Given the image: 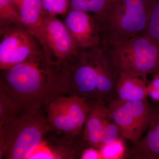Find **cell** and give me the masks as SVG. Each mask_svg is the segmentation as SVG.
I'll use <instances>...</instances> for the list:
<instances>
[{
	"mask_svg": "<svg viewBox=\"0 0 159 159\" xmlns=\"http://www.w3.org/2000/svg\"><path fill=\"white\" fill-rule=\"evenodd\" d=\"M88 100L90 109L86 119L82 132L83 142L87 145L99 148L102 129L106 123L112 120L106 102L98 99Z\"/></svg>",
	"mask_w": 159,
	"mask_h": 159,
	"instance_id": "cell-11",
	"label": "cell"
},
{
	"mask_svg": "<svg viewBox=\"0 0 159 159\" xmlns=\"http://www.w3.org/2000/svg\"><path fill=\"white\" fill-rule=\"evenodd\" d=\"M59 99L48 105L47 118L49 123L53 130L63 133L66 136L78 138L82 133L74 124Z\"/></svg>",
	"mask_w": 159,
	"mask_h": 159,
	"instance_id": "cell-15",
	"label": "cell"
},
{
	"mask_svg": "<svg viewBox=\"0 0 159 159\" xmlns=\"http://www.w3.org/2000/svg\"><path fill=\"white\" fill-rule=\"evenodd\" d=\"M111 117L122 136L135 143L148 128L154 109L147 98L136 101H124L116 97L107 102Z\"/></svg>",
	"mask_w": 159,
	"mask_h": 159,
	"instance_id": "cell-5",
	"label": "cell"
},
{
	"mask_svg": "<svg viewBox=\"0 0 159 159\" xmlns=\"http://www.w3.org/2000/svg\"><path fill=\"white\" fill-rule=\"evenodd\" d=\"M11 0H0L1 22L6 25L22 24L19 11Z\"/></svg>",
	"mask_w": 159,
	"mask_h": 159,
	"instance_id": "cell-20",
	"label": "cell"
},
{
	"mask_svg": "<svg viewBox=\"0 0 159 159\" xmlns=\"http://www.w3.org/2000/svg\"><path fill=\"white\" fill-rule=\"evenodd\" d=\"M4 71L0 87L25 112L40 111L68 94V68L37 55Z\"/></svg>",
	"mask_w": 159,
	"mask_h": 159,
	"instance_id": "cell-1",
	"label": "cell"
},
{
	"mask_svg": "<svg viewBox=\"0 0 159 159\" xmlns=\"http://www.w3.org/2000/svg\"><path fill=\"white\" fill-rule=\"evenodd\" d=\"M148 20L145 34L159 43V0H144Z\"/></svg>",
	"mask_w": 159,
	"mask_h": 159,
	"instance_id": "cell-18",
	"label": "cell"
},
{
	"mask_svg": "<svg viewBox=\"0 0 159 159\" xmlns=\"http://www.w3.org/2000/svg\"><path fill=\"white\" fill-rule=\"evenodd\" d=\"M97 47L80 56L74 66L68 68V94L86 100L97 99L98 70L96 63Z\"/></svg>",
	"mask_w": 159,
	"mask_h": 159,
	"instance_id": "cell-6",
	"label": "cell"
},
{
	"mask_svg": "<svg viewBox=\"0 0 159 159\" xmlns=\"http://www.w3.org/2000/svg\"><path fill=\"white\" fill-rule=\"evenodd\" d=\"M94 19L106 44L145 34L148 15L144 0H116Z\"/></svg>",
	"mask_w": 159,
	"mask_h": 159,
	"instance_id": "cell-3",
	"label": "cell"
},
{
	"mask_svg": "<svg viewBox=\"0 0 159 159\" xmlns=\"http://www.w3.org/2000/svg\"><path fill=\"white\" fill-rule=\"evenodd\" d=\"M23 112L17 100L0 87V128L9 125Z\"/></svg>",
	"mask_w": 159,
	"mask_h": 159,
	"instance_id": "cell-17",
	"label": "cell"
},
{
	"mask_svg": "<svg viewBox=\"0 0 159 159\" xmlns=\"http://www.w3.org/2000/svg\"><path fill=\"white\" fill-rule=\"evenodd\" d=\"M97 52V99L107 102L116 98L119 74L104 45L98 46Z\"/></svg>",
	"mask_w": 159,
	"mask_h": 159,
	"instance_id": "cell-10",
	"label": "cell"
},
{
	"mask_svg": "<svg viewBox=\"0 0 159 159\" xmlns=\"http://www.w3.org/2000/svg\"><path fill=\"white\" fill-rule=\"evenodd\" d=\"M47 13L43 19V31L47 45L60 61L78 56L79 47L67 28L55 15Z\"/></svg>",
	"mask_w": 159,
	"mask_h": 159,
	"instance_id": "cell-8",
	"label": "cell"
},
{
	"mask_svg": "<svg viewBox=\"0 0 159 159\" xmlns=\"http://www.w3.org/2000/svg\"><path fill=\"white\" fill-rule=\"evenodd\" d=\"M116 0H70L71 10L93 12L95 15L102 13Z\"/></svg>",
	"mask_w": 159,
	"mask_h": 159,
	"instance_id": "cell-19",
	"label": "cell"
},
{
	"mask_svg": "<svg viewBox=\"0 0 159 159\" xmlns=\"http://www.w3.org/2000/svg\"><path fill=\"white\" fill-rule=\"evenodd\" d=\"M11 2H13V3L15 4L16 6H17L18 3L19 2L20 0H11Z\"/></svg>",
	"mask_w": 159,
	"mask_h": 159,
	"instance_id": "cell-27",
	"label": "cell"
},
{
	"mask_svg": "<svg viewBox=\"0 0 159 159\" xmlns=\"http://www.w3.org/2000/svg\"><path fill=\"white\" fill-rule=\"evenodd\" d=\"M53 0H41L44 11L48 12Z\"/></svg>",
	"mask_w": 159,
	"mask_h": 159,
	"instance_id": "cell-26",
	"label": "cell"
},
{
	"mask_svg": "<svg viewBox=\"0 0 159 159\" xmlns=\"http://www.w3.org/2000/svg\"><path fill=\"white\" fill-rule=\"evenodd\" d=\"M103 44L119 74L146 79L159 72V43L147 34Z\"/></svg>",
	"mask_w": 159,
	"mask_h": 159,
	"instance_id": "cell-4",
	"label": "cell"
},
{
	"mask_svg": "<svg viewBox=\"0 0 159 159\" xmlns=\"http://www.w3.org/2000/svg\"><path fill=\"white\" fill-rule=\"evenodd\" d=\"M81 159H102L99 148L89 147L84 148L80 154Z\"/></svg>",
	"mask_w": 159,
	"mask_h": 159,
	"instance_id": "cell-25",
	"label": "cell"
},
{
	"mask_svg": "<svg viewBox=\"0 0 159 159\" xmlns=\"http://www.w3.org/2000/svg\"><path fill=\"white\" fill-rule=\"evenodd\" d=\"M65 24L79 48L89 49L102 43V36L96 21L89 13L71 10Z\"/></svg>",
	"mask_w": 159,
	"mask_h": 159,
	"instance_id": "cell-9",
	"label": "cell"
},
{
	"mask_svg": "<svg viewBox=\"0 0 159 159\" xmlns=\"http://www.w3.org/2000/svg\"><path fill=\"white\" fill-rule=\"evenodd\" d=\"M60 100L78 129L82 133L90 106L88 100L77 96L62 97Z\"/></svg>",
	"mask_w": 159,
	"mask_h": 159,
	"instance_id": "cell-16",
	"label": "cell"
},
{
	"mask_svg": "<svg viewBox=\"0 0 159 159\" xmlns=\"http://www.w3.org/2000/svg\"><path fill=\"white\" fill-rule=\"evenodd\" d=\"M127 157L135 159H159V108L155 109L147 134L134 143Z\"/></svg>",
	"mask_w": 159,
	"mask_h": 159,
	"instance_id": "cell-13",
	"label": "cell"
},
{
	"mask_svg": "<svg viewBox=\"0 0 159 159\" xmlns=\"http://www.w3.org/2000/svg\"><path fill=\"white\" fill-rule=\"evenodd\" d=\"M16 6L19 9L22 24L42 46L47 58L51 59L50 51L44 34V14L41 0H20Z\"/></svg>",
	"mask_w": 159,
	"mask_h": 159,
	"instance_id": "cell-12",
	"label": "cell"
},
{
	"mask_svg": "<svg viewBox=\"0 0 159 159\" xmlns=\"http://www.w3.org/2000/svg\"><path fill=\"white\" fill-rule=\"evenodd\" d=\"M102 159H120L126 157V148L122 138L99 148Z\"/></svg>",
	"mask_w": 159,
	"mask_h": 159,
	"instance_id": "cell-21",
	"label": "cell"
},
{
	"mask_svg": "<svg viewBox=\"0 0 159 159\" xmlns=\"http://www.w3.org/2000/svg\"><path fill=\"white\" fill-rule=\"evenodd\" d=\"M148 96L159 103V72L154 74L153 79L148 84Z\"/></svg>",
	"mask_w": 159,
	"mask_h": 159,
	"instance_id": "cell-24",
	"label": "cell"
},
{
	"mask_svg": "<svg viewBox=\"0 0 159 159\" xmlns=\"http://www.w3.org/2000/svg\"><path fill=\"white\" fill-rule=\"evenodd\" d=\"M52 130L41 111L22 113L9 125L0 128V158L28 159Z\"/></svg>",
	"mask_w": 159,
	"mask_h": 159,
	"instance_id": "cell-2",
	"label": "cell"
},
{
	"mask_svg": "<svg viewBox=\"0 0 159 159\" xmlns=\"http://www.w3.org/2000/svg\"><path fill=\"white\" fill-rule=\"evenodd\" d=\"M121 136L122 135L118 125L113 120H109L106 123L102 129L100 147L112 143L121 138Z\"/></svg>",
	"mask_w": 159,
	"mask_h": 159,
	"instance_id": "cell-22",
	"label": "cell"
},
{
	"mask_svg": "<svg viewBox=\"0 0 159 159\" xmlns=\"http://www.w3.org/2000/svg\"><path fill=\"white\" fill-rule=\"evenodd\" d=\"M148 81L142 77L119 74L116 87L117 98L124 101L143 100L148 96Z\"/></svg>",
	"mask_w": 159,
	"mask_h": 159,
	"instance_id": "cell-14",
	"label": "cell"
},
{
	"mask_svg": "<svg viewBox=\"0 0 159 159\" xmlns=\"http://www.w3.org/2000/svg\"><path fill=\"white\" fill-rule=\"evenodd\" d=\"M33 37L27 30L20 29L5 34L0 43L1 70H8L37 55Z\"/></svg>",
	"mask_w": 159,
	"mask_h": 159,
	"instance_id": "cell-7",
	"label": "cell"
},
{
	"mask_svg": "<svg viewBox=\"0 0 159 159\" xmlns=\"http://www.w3.org/2000/svg\"><path fill=\"white\" fill-rule=\"evenodd\" d=\"M56 159V157L51 147L44 140L32 152L28 158V159Z\"/></svg>",
	"mask_w": 159,
	"mask_h": 159,
	"instance_id": "cell-23",
	"label": "cell"
}]
</instances>
